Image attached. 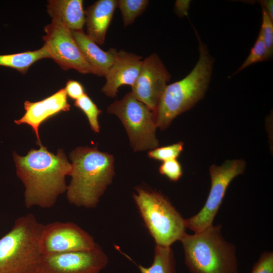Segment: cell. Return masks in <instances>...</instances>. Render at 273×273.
Masks as SVG:
<instances>
[{
	"mask_svg": "<svg viewBox=\"0 0 273 273\" xmlns=\"http://www.w3.org/2000/svg\"><path fill=\"white\" fill-rule=\"evenodd\" d=\"M39 147L30 150L25 156L13 152L17 175L25 186L28 208L54 206L59 196L66 191L65 177L71 175L72 169L62 149L55 155L42 145Z\"/></svg>",
	"mask_w": 273,
	"mask_h": 273,
	"instance_id": "6da1fadb",
	"label": "cell"
},
{
	"mask_svg": "<svg viewBox=\"0 0 273 273\" xmlns=\"http://www.w3.org/2000/svg\"><path fill=\"white\" fill-rule=\"evenodd\" d=\"M69 157L72 169L66 190L69 202L79 207H96L115 174L113 155L97 147H79Z\"/></svg>",
	"mask_w": 273,
	"mask_h": 273,
	"instance_id": "7a4b0ae2",
	"label": "cell"
},
{
	"mask_svg": "<svg viewBox=\"0 0 273 273\" xmlns=\"http://www.w3.org/2000/svg\"><path fill=\"white\" fill-rule=\"evenodd\" d=\"M199 58L194 68L185 78L164 88L156 109L153 111L157 127L167 128L178 115L192 108L201 100L211 78L213 59L196 31Z\"/></svg>",
	"mask_w": 273,
	"mask_h": 273,
	"instance_id": "3957f363",
	"label": "cell"
},
{
	"mask_svg": "<svg viewBox=\"0 0 273 273\" xmlns=\"http://www.w3.org/2000/svg\"><path fill=\"white\" fill-rule=\"evenodd\" d=\"M221 229V225L213 224L182 236L179 241L191 273H238L236 247L224 239Z\"/></svg>",
	"mask_w": 273,
	"mask_h": 273,
	"instance_id": "277c9868",
	"label": "cell"
},
{
	"mask_svg": "<svg viewBox=\"0 0 273 273\" xmlns=\"http://www.w3.org/2000/svg\"><path fill=\"white\" fill-rule=\"evenodd\" d=\"M44 224L32 213L17 218L0 239V273H36Z\"/></svg>",
	"mask_w": 273,
	"mask_h": 273,
	"instance_id": "5b68a950",
	"label": "cell"
},
{
	"mask_svg": "<svg viewBox=\"0 0 273 273\" xmlns=\"http://www.w3.org/2000/svg\"><path fill=\"white\" fill-rule=\"evenodd\" d=\"M133 198L156 245L171 247L186 233L185 219L162 194L138 187Z\"/></svg>",
	"mask_w": 273,
	"mask_h": 273,
	"instance_id": "8992f818",
	"label": "cell"
},
{
	"mask_svg": "<svg viewBox=\"0 0 273 273\" xmlns=\"http://www.w3.org/2000/svg\"><path fill=\"white\" fill-rule=\"evenodd\" d=\"M107 111L119 118L134 151L151 150L158 147L157 126L153 113L131 92L110 105Z\"/></svg>",
	"mask_w": 273,
	"mask_h": 273,
	"instance_id": "52a82bcc",
	"label": "cell"
},
{
	"mask_svg": "<svg viewBox=\"0 0 273 273\" xmlns=\"http://www.w3.org/2000/svg\"><path fill=\"white\" fill-rule=\"evenodd\" d=\"M246 166L244 160L234 159L210 167L211 186L208 197L198 213L185 219L186 228L197 233L213 225L228 186L234 178L244 172Z\"/></svg>",
	"mask_w": 273,
	"mask_h": 273,
	"instance_id": "ba28073f",
	"label": "cell"
},
{
	"mask_svg": "<svg viewBox=\"0 0 273 273\" xmlns=\"http://www.w3.org/2000/svg\"><path fill=\"white\" fill-rule=\"evenodd\" d=\"M42 38L51 59L64 70L73 69L83 74L100 76L98 71L85 59L71 31L60 20L52 19L44 27Z\"/></svg>",
	"mask_w": 273,
	"mask_h": 273,
	"instance_id": "9c48e42d",
	"label": "cell"
},
{
	"mask_svg": "<svg viewBox=\"0 0 273 273\" xmlns=\"http://www.w3.org/2000/svg\"><path fill=\"white\" fill-rule=\"evenodd\" d=\"M97 245L90 234L69 221L44 224L39 240L41 255L88 250Z\"/></svg>",
	"mask_w": 273,
	"mask_h": 273,
	"instance_id": "30bf717a",
	"label": "cell"
},
{
	"mask_svg": "<svg viewBox=\"0 0 273 273\" xmlns=\"http://www.w3.org/2000/svg\"><path fill=\"white\" fill-rule=\"evenodd\" d=\"M108 263L98 244L88 250L41 255L36 273H100Z\"/></svg>",
	"mask_w": 273,
	"mask_h": 273,
	"instance_id": "8fae6325",
	"label": "cell"
},
{
	"mask_svg": "<svg viewBox=\"0 0 273 273\" xmlns=\"http://www.w3.org/2000/svg\"><path fill=\"white\" fill-rule=\"evenodd\" d=\"M170 78L162 60L157 54H152L143 60L140 74L130 92L153 112Z\"/></svg>",
	"mask_w": 273,
	"mask_h": 273,
	"instance_id": "7c38bea8",
	"label": "cell"
},
{
	"mask_svg": "<svg viewBox=\"0 0 273 273\" xmlns=\"http://www.w3.org/2000/svg\"><path fill=\"white\" fill-rule=\"evenodd\" d=\"M25 112L19 119L15 120L18 125L25 124L31 127L36 139V144L41 145L39 129L40 125L49 119L62 112L70 110V105L64 88L53 95L37 102L26 101L24 103Z\"/></svg>",
	"mask_w": 273,
	"mask_h": 273,
	"instance_id": "4fadbf2b",
	"label": "cell"
},
{
	"mask_svg": "<svg viewBox=\"0 0 273 273\" xmlns=\"http://www.w3.org/2000/svg\"><path fill=\"white\" fill-rule=\"evenodd\" d=\"M142 57L125 51L117 52L116 59L105 75L106 83L102 91L107 96L114 98L122 85L135 83L143 63Z\"/></svg>",
	"mask_w": 273,
	"mask_h": 273,
	"instance_id": "5bb4252c",
	"label": "cell"
},
{
	"mask_svg": "<svg viewBox=\"0 0 273 273\" xmlns=\"http://www.w3.org/2000/svg\"><path fill=\"white\" fill-rule=\"evenodd\" d=\"M117 7V0H98L85 10L86 35L97 44H104L107 29Z\"/></svg>",
	"mask_w": 273,
	"mask_h": 273,
	"instance_id": "9a60e30c",
	"label": "cell"
},
{
	"mask_svg": "<svg viewBox=\"0 0 273 273\" xmlns=\"http://www.w3.org/2000/svg\"><path fill=\"white\" fill-rule=\"evenodd\" d=\"M71 32L87 61L98 71L100 76L105 77L114 62L118 51L114 48L107 51L103 50L83 30Z\"/></svg>",
	"mask_w": 273,
	"mask_h": 273,
	"instance_id": "2e32d148",
	"label": "cell"
},
{
	"mask_svg": "<svg viewBox=\"0 0 273 273\" xmlns=\"http://www.w3.org/2000/svg\"><path fill=\"white\" fill-rule=\"evenodd\" d=\"M83 3L82 0L48 1L47 12L70 31L82 30L85 22Z\"/></svg>",
	"mask_w": 273,
	"mask_h": 273,
	"instance_id": "e0dca14e",
	"label": "cell"
},
{
	"mask_svg": "<svg viewBox=\"0 0 273 273\" xmlns=\"http://www.w3.org/2000/svg\"><path fill=\"white\" fill-rule=\"evenodd\" d=\"M44 58L51 59V57L43 45L40 49L33 51L0 55V66L12 68L25 74L33 64Z\"/></svg>",
	"mask_w": 273,
	"mask_h": 273,
	"instance_id": "ac0fdd59",
	"label": "cell"
},
{
	"mask_svg": "<svg viewBox=\"0 0 273 273\" xmlns=\"http://www.w3.org/2000/svg\"><path fill=\"white\" fill-rule=\"evenodd\" d=\"M141 273H176L174 252L171 247L155 245L151 265L136 264Z\"/></svg>",
	"mask_w": 273,
	"mask_h": 273,
	"instance_id": "d6986e66",
	"label": "cell"
},
{
	"mask_svg": "<svg viewBox=\"0 0 273 273\" xmlns=\"http://www.w3.org/2000/svg\"><path fill=\"white\" fill-rule=\"evenodd\" d=\"M148 0H119L117 7L121 11L124 27L132 24L146 9Z\"/></svg>",
	"mask_w": 273,
	"mask_h": 273,
	"instance_id": "ffe728a7",
	"label": "cell"
},
{
	"mask_svg": "<svg viewBox=\"0 0 273 273\" xmlns=\"http://www.w3.org/2000/svg\"><path fill=\"white\" fill-rule=\"evenodd\" d=\"M74 105L81 110L86 116L91 129L95 132H100L98 116L101 113L96 104L87 94L75 101Z\"/></svg>",
	"mask_w": 273,
	"mask_h": 273,
	"instance_id": "44dd1931",
	"label": "cell"
},
{
	"mask_svg": "<svg viewBox=\"0 0 273 273\" xmlns=\"http://www.w3.org/2000/svg\"><path fill=\"white\" fill-rule=\"evenodd\" d=\"M270 58L271 57L268 53L264 41L260 34L259 33L258 37L253 47L252 48L248 56L239 68L232 76L236 74L250 65L257 62L266 61Z\"/></svg>",
	"mask_w": 273,
	"mask_h": 273,
	"instance_id": "7402d4cb",
	"label": "cell"
},
{
	"mask_svg": "<svg viewBox=\"0 0 273 273\" xmlns=\"http://www.w3.org/2000/svg\"><path fill=\"white\" fill-rule=\"evenodd\" d=\"M184 143L179 142L170 145L157 147L149 151V158L162 162L176 159L183 151Z\"/></svg>",
	"mask_w": 273,
	"mask_h": 273,
	"instance_id": "603a6c76",
	"label": "cell"
},
{
	"mask_svg": "<svg viewBox=\"0 0 273 273\" xmlns=\"http://www.w3.org/2000/svg\"><path fill=\"white\" fill-rule=\"evenodd\" d=\"M262 24L259 34L264 41L269 55L271 57L273 52V20L263 7H262Z\"/></svg>",
	"mask_w": 273,
	"mask_h": 273,
	"instance_id": "cb8c5ba5",
	"label": "cell"
},
{
	"mask_svg": "<svg viewBox=\"0 0 273 273\" xmlns=\"http://www.w3.org/2000/svg\"><path fill=\"white\" fill-rule=\"evenodd\" d=\"M159 171L161 174L173 182L178 181L183 173L181 166L176 159L162 162L159 166Z\"/></svg>",
	"mask_w": 273,
	"mask_h": 273,
	"instance_id": "d4e9b609",
	"label": "cell"
},
{
	"mask_svg": "<svg viewBox=\"0 0 273 273\" xmlns=\"http://www.w3.org/2000/svg\"><path fill=\"white\" fill-rule=\"evenodd\" d=\"M250 273H273V253L265 251L254 264Z\"/></svg>",
	"mask_w": 273,
	"mask_h": 273,
	"instance_id": "484cf974",
	"label": "cell"
},
{
	"mask_svg": "<svg viewBox=\"0 0 273 273\" xmlns=\"http://www.w3.org/2000/svg\"><path fill=\"white\" fill-rule=\"evenodd\" d=\"M67 95L75 101L83 96L85 94L83 86L79 82L69 79L64 88Z\"/></svg>",
	"mask_w": 273,
	"mask_h": 273,
	"instance_id": "4316f807",
	"label": "cell"
},
{
	"mask_svg": "<svg viewBox=\"0 0 273 273\" xmlns=\"http://www.w3.org/2000/svg\"><path fill=\"white\" fill-rule=\"evenodd\" d=\"M188 2L183 1H177L175 3V10L178 15H184L187 14Z\"/></svg>",
	"mask_w": 273,
	"mask_h": 273,
	"instance_id": "83f0119b",
	"label": "cell"
},
{
	"mask_svg": "<svg viewBox=\"0 0 273 273\" xmlns=\"http://www.w3.org/2000/svg\"><path fill=\"white\" fill-rule=\"evenodd\" d=\"M260 3L262 7L266 11L270 18L273 20L272 1H262Z\"/></svg>",
	"mask_w": 273,
	"mask_h": 273,
	"instance_id": "f1b7e54d",
	"label": "cell"
}]
</instances>
